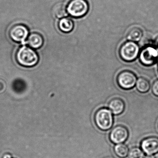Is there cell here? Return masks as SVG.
Returning <instances> with one entry per match:
<instances>
[{"mask_svg": "<svg viewBox=\"0 0 158 158\" xmlns=\"http://www.w3.org/2000/svg\"><path fill=\"white\" fill-rule=\"evenodd\" d=\"M16 58L20 65L27 67L35 66L39 61L38 56L36 52L26 46L19 48L16 53Z\"/></svg>", "mask_w": 158, "mask_h": 158, "instance_id": "1", "label": "cell"}, {"mask_svg": "<svg viewBox=\"0 0 158 158\" xmlns=\"http://www.w3.org/2000/svg\"><path fill=\"white\" fill-rule=\"evenodd\" d=\"M94 121L98 128L101 130L103 131L109 130L113 125L112 113L107 108H101L95 113Z\"/></svg>", "mask_w": 158, "mask_h": 158, "instance_id": "2", "label": "cell"}, {"mask_svg": "<svg viewBox=\"0 0 158 158\" xmlns=\"http://www.w3.org/2000/svg\"><path fill=\"white\" fill-rule=\"evenodd\" d=\"M139 52V47L137 43L128 41L122 45L119 54L122 60L125 61L131 62L136 59Z\"/></svg>", "mask_w": 158, "mask_h": 158, "instance_id": "3", "label": "cell"}, {"mask_svg": "<svg viewBox=\"0 0 158 158\" xmlns=\"http://www.w3.org/2000/svg\"><path fill=\"white\" fill-rule=\"evenodd\" d=\"M89 9L86 0H71L67 7V12L74 17H81L86 14Z\"/></svg>", "mask_w": 158, "mask_h": 158, "instance_id": "4", "label": "cell"}, {"mask_svg": "<svg viewBox=\"0 0 158 158\" xmlns=\"http://www.w3.org/2000/svg\"><path fill=\"white\" fill-rule=\"evenodd\" d=\"M137 77L133 72L128 70L121 72L117 76V82L118 85L124 89L133 88L137 82Z\"/></svg>", "mask_w": 158, "mask_h": 158, "instance_id": "5", "label": "cell"}, {"mask_svg": "<svg viewBox=\"0 0 158 158\" xmlns=\"http://www.w3.org/2000/svg\"><path fill=\"white\" fill-rule=\"evenodd\" d=\"M139 60L144 65H152L158 60V49L155 47H146L140 52Z\"/></svg>", "mask_w": 158, "mask_h": 158, "instance_id": "6", "label": "cell"}, {"mask_svg": "<svg viewBox=\"0 0 158 158\" xmlns=\"http://www.w3.org/2000/svg\"><path fill=\"white\" fill-rule=\"evenodd\" d=\"M128 130L125 127L118 125L114 127L110 133L109 137L110 140L114 144L123 143L128 138Z\"/></svg>", "mask_w": 158, "mask_h": 158, "instance_id": "7", "label": "cell"}, {"mask_svg": "<svg viewBox=\"0 0 158 158\" xmlns=\"http://www.w3.org/2000/svg\"><path fill=\"white\" fill-rule=\"evenodd\" d=\"M28 29L23 25H16L10 29V35L11 39L17 42L24 43L28 36Z\"/></svg>", "mask_w": 158, "mask_h": 158, "instance_id": "8", "label": "cell"}, {"mask_svg": "<svg viewBox=\"0 0 158 158\" xmlns=\"http://www.w3.org/2000/svg\"><path fill=\"white\" fill-rule=\"evenodd\" d=\"M142 151L147 155H153L158 152V138L151 136L146 138L141 142Z\"/></svg>", "mask_w": 158, "mask_h": 158, "instance_id": "9", "label": "cell"}, {"mask_svg": "<svg viewBox=\"0 0 158 158\" xmlns=\"http://www.w3.org/2000/svg\"><path fill=\"white\" fill-rule=\"evenodd\" d=\"M109 109L114 115L121 114L124 110V102L120 98H114L110 101L108 104Z\"/></svg>", "mask_w": 158, "mask_h": 158, "instance_id": "10", "label": "cell"}, {"mask_svg": "<svg viewBox=\"0 0 158 158\" xmlns=\"http://www.w3.org/2000/svg\"><path fill=\"white\" fill-rule=\"evenodd\" d=\"M43 38L41 35L38 33H34L30 34L27 39V44L33 48H39L43 45Z\"/></svg>", "mask_w": 158, "mask_h": 158, "instance_id": "11", "label": "cell"}, {"mask_svg": "<svg viewBox=\"0 0 158 158\" xmlns=\"http://www.w3.org/2000/svg\"><path fill=\"white\" fill-rule=\"evenodd\" d=\"M143 35V33L142 29L139 27H135L128 31L127 37L129 41L137 42L140 40Z\"/></svg>", "mask_w": 158, "mask_h": 158, "instance_id": "12", "label": "cell"}, {"mask_svg": "<svg viewBox=\"0 0 158 158\" xmlns=\"http://www.w3.org/2000/svg\"><path fill=\"white\" fill-rule=\"evenodd\" d=\"M52 12L54 16L57 18H65L68 15L67 7L63 3H59L53 7Z\"/></svg>", "mask_w": 158, "mask_h": 158, "instance_id": "13", "label": "cell"}, {"mask_svg": "<svg viewBox=\"0 0 158 158\" xmlns=\"http://www.w3.org/2000/svg\"><path fill=\"white\" fill-rule=\"evenodd\" d=\"M59 27L60 30L64 33H69L74 28V23L71 19L63 18L60 21Z\"/></svg>", "mask_w": 158, "mask_h": 158, "instance_id": "14", "label": "cell"}, {"mask_svg": "<svg viewBox=\"0 0 158 158\" xmlns=\"http://www.w3.org/2000/svg\"><path fill=\"white\" fill-rule=\"evenodd\" d=\"M137 89L140 93H146L148 91L150 87L149 82L146 78L139 77L136 83Z\"/></svg>", "mask_w": 158, "mask_h": 158, "instance_id": "15", "label": "cell"}, {"mask_svg": "<svg viewBox=\"0 0 158 158\" xmlns=\"http://www.w3.org/2000/svg\"><path fill=\"white\" fill-rule=\"evenodd\" d=\"M114 152L118 157L121 158L126 157L128 154L129 149L128 147L123 143L117 144L114 146Z\"/></svg>", "mask_w": 158, "mask_h": 158, "instance_id": "16", "label": "cell"}, {"mask_svg": "<svg viewBox=\"0 0 158 158\" xmlns=\"http://www.w3.org/2000/svg\"><path fill=\"white\" fill-rule=\"evenodd\" d=\"M12 88L14 91L16 93H22L26 89V83L23 80L20 78L15 79L13 82Z\"/></svg>", "mask_w": 158, "mask_h": 158, "instance_id": "17", "label": "cell"}, {"mask_svg": "<svg viewBox=\"0 0 158 158\" xmlns=\"http://www.w3.org/2000/svg\"><path fill=\"white\" fill-rule=\"evenodd\" d=\"M129 158H145L144 152L138 147L132 148L128 152Z\"/></svg>", "mask_w": 158, "mask_h": 158, "instance_id": "18", "label": "cell"}, {"mask_svg": "<svg viewBox=\"0 0 158 158\" xmlns=\"http://www.w3.org/2000/svg\"><path fill=\"white\" fill-rule=\"evenodd\" d=\"M152 93L155 96L158 97V79L153 83L152 88Z\"/></svg>", "mask_w": 158, "mask_h": 158, "instance_id": "19", "label": "cell"}, {"mask_svg": "<svg viewBox=\"0 0 158 158\" xmlns=\"http://www.w3.org/2000/svg\"><path fill=\"white\" fill-rule=\"evenodd\" d=\"M154 44H155V47L158 50V37L156 38L154 41Z\"/></svg>", "mask_w": 158, "mask_h": 158, "instance_id": "20", "label": "cell"}, {"mask_svg": "<svg viewBox=\"0 0 158 158\" xmlns=\"http://www.w3.org/2000/svg\"><path fill=\"white\" fill-rule=\"evenodd\" d=\"M3 158H12L11 155L9 154H6L3 156Z\"/></svg>", "mask_w": 158, "mask_h": 158, "instance_id": "21", "label": "cell"}, {"mask_svg": "<svg viewBox=\"0 0 158 158\" xmlns=\"http://www.w3.org/2000/svg\"><path fill=\"white\" fill-rule=\"evenodd\" d=\"M145 158H155V157L153 155H147Z\"/></svg>", "mask_w": 158, "mask_h": 158, "instance_id": "22", "label": "cell"}]
</instances>
